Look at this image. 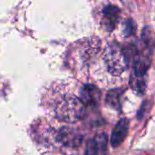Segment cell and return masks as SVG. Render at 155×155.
Masks as SVG:
<instances>
[{
    "label": "cell",
    "mask_w": 155,
    "mask_h": 155,
    "mask_svg": "<svg viewBox=\"0 0 155 155\" xmlns=\"http://www.w3.org/2000/svg\"><path fill=\"white\" fill-rule=\"evenodd\" d=\"M85 105L80 98L74 95L63 97L54 108L55 116L62 122L74 124L79 122L85 115Z\"/></svg>",
    "instance_id": "cell-1"
},
{
    "label": "cell",
    "mask_w": 155,
    "mask_h": 155,
    "mask_svg": "<svg viewBox=\"0 0 155 155\" xmlns=\"http://www.w3.org/2000/svg\"><path fill=\"white\" fill-rule=\"evenodd\" d=\"M55 139L64 146L75 148L81 145L83 136L73 129L64 127L56 133Z\"/></svg>",
    "instance_id": "cell-3"
},
{
    "label": "cell",
    "mask_w": 155,
    "mask_h": 155,
    "mask_svg": "<svg viewBox=\"0 0 155 155\" xmlns=\"http://www.w3.org/2000/svg\"><path fill=\"white\" fill-rule=\"evenodd\" d=\"M103 58L107 71L112 75L119 76L128 68L127 54L117 44L108 45L104 49Z\"/></svg>",
    "instance_id": "cell-2"
},
{
    "label": "cell",
    "mask_w": 155,
    "mask_h": 155,
    "mask_svg": "<svg viewBox=\"0 0 155 155\" xmlns=\"http://www.w3.org/2000/svg\"><path fill=\"white\" fill-rule=\"evenodd\" d=\"M124 34L126 36H130L131 35H134L136 31V25L133 20H129L124 23Z\"/></svg>",
    "instance_id": "cell-10"
},
{
    "label": "cell",
    "mask_w": 155,
    "mask_h": 155,
    "mask_svg": "<svg viewBox=\"0 0 155 155\" xmlns=\"http://www.w3.org/2000/svg\"><path fill=\"white\" fill-rule=\"evenodd\" d=\"M80 96V100L84 105L95 106L99 103L101 93L96 86L93 84H85L81 89Z\"/></svg>",
    "instance_id": "cell-5"
},
{
    "label": "cell",
    "mask_w": 155,
    "mask_h": 155,
    "mask_svg": "<svg viewBox=\"0 0 155 155\" xmlns=\"http://www.w3.org/2000/svg\"><path fill=\"white\" fill-rule=\"evenodd\" d=\"M106 143L107 138L104 134L96 135L94 139H92L87 143L84 155H104Z\"/></svg>",
    "instance_id": "cell-6"
},
{
    "label": "cell",
    "mask_w": 155,
    "mask_h": 155,
    "mask_svg": "<svg viewBox=\"0 0 155 155\" xmlns=\"http://www.w3.org/2000/svg\"><path fill=\"white\" fill-rule=\"evenodd\" d=\"M121 93L119 91H111L106 95V103L113 108L118 110L120 104Z\"/></svg>",
    "instance_id": "cell-9"
},
{
    "label": "cell",
    "mask_w": 155,
    "mask_h": 155,
    "mask_svg": "<svg viewBox=\"0 0 155 155\" xmlns=\"http://www.w3.org/2000/svg\"><path fill=\"white\" fill-rule=\"evenodd\" d=\"M130 84H131V87L133 88V90L135 91L137 94H143L145 92V89H146L145 76H140V75L133 74L131 77Z\"/></svg>",
    "instance_id": "cell-8"
},
{
    "label": "cell",
    "mask_w": 155,
    "mask_h": 155,
    "mask_svg": "<svg viewBox=\"0 0 155 155\" xmlns=\"http://www.w3.org/2000/svg\"><path fill=\"white\" fill-rule=\"evenodd\" d=\"M103 24L104 27L112 31L115 28L120 18V10L115 5H107L103 11Z\"/></svg>",
    "instance_id": "cell-7"
},
{
    "label": "cell",
    "mask_w": 155,
    "mask_h": 155,
    "mask_svg": "<svg viewBox=\"0 0 155 155\" xmlns=\"http://www.w3.org/2000/svg\"><path fill=\"white\" fill-rule=\"evenodd\" d=\"M129 131V121L126 118L121 119L114 126L111 135V144L114 148L118 147L123 143Z\"/></svg>",
    "instance_id": "cell-4"
}]
</instances>
